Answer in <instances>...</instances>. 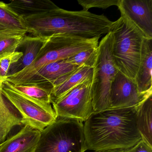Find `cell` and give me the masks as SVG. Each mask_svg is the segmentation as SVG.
Instances as JSON below:
<instances>
[{
    "label": "cell",
    "mask_w": 152,
    "mask_h": 152,
    "mask_svg": "<svg viewBox=\"0 0 152 152\" xmlns=\"http://www.w3.org/2000/svg\"><path fill=\"white\" fill-rule=\"evenodd\" d=\"M137 107L93 113L83 125L87 150L132 147L141 140L137 126Z\"/></svg>",
    "instance_id": "obj_1"
},
{
    "label": "cell",
    "mask_w": 152,
    "mask_h": 152,
    "mask_svg": "<svg viewBox=\"0 0 152 152\" xmlns=\"http://www.w3.org/2000/svg\"><path fill=\"white\" fill-rule=\"evenodd\" d=\"M8 6L21 17H28L59 8L50 0H14Z\"/></svg>",
    "instance_id": "obj_18"
},
{
    "label": "cell",
    "mask_w": 152,
    "mask_h": 152,
    "mask_svg": "<svg viewBox=\"0 0 152 152\" xmlns=\"http://www.w3.org/2000/svg\"><path fill=\"white\" fill-rule=\"evenodd\" d=\"M22 56L23 53L17 51L0 55V81L5 80L10 66L17 63Z\"/></svg>",
    "instance_id": "obj_22"
},
{
    "label": "cell",
    "mask_w": 152,
    "mask_h": 152,
    "mask_svg": "<svg viewBox=\"0 0 152 152\" xmlns=\"http://www.w3.org/2000/svg\"><path fill=\"white\" fill-rule=\"evenodd\" d=\"M83 124L74 119L57 118L41 132L35 152H84Z\"/></svg>",
    "instance_id": "obj_4"
},
{
    "label": "cell",
    "mask_w": 152,
    "mask_h": 152,
    "mask_svg": "<svg viewBox=\"0 0 152 152\" xmlns=\"http://www.w3.org/2000/svg\"><path fill=\"white\" fill-rule=\"evenodd\" d=\"M152 39L144 38L135 82L140 93L152 92Z\"/></svg>",
    "instance_id": "obj_14"
},
{
    "label": "cell",
    "mask_w": 152,
    "mask_h": 152,
    "mask_svg": "<svg viewBox=\"0 0 152 152\" xmlns=\"http://www.w3.org/2000/svg\"><path fill=\"white\" fill-rule=\"evenodd\" d=\"M23 18L28 33L32 36L43 38H100L110 32L113 22L104 15L83 10L68 11L60 8Z\"/></svg>",
    "instance_id": "obj_2"
},
{
    "label": "cell",
    "mask_w": 152,
    "mask_h": 152,
    "mask_svg": "<svg viewBox=\"0 0 152 152\" xmlns=\"http://www.w3.org/2000/svg\"><path fill=\"white\" fill-rule=\"evenodd\" d=\"M24 36L0 34V55L16 51Z\"/></svg>",
    "instance_id": "obj_23"
},
{
    "label": "cell",
    "mask_w": 152,
    "mask_h": 152,
    "mask_svg": "<svg viewBox=\"0 0 152 152\" xmlns=\"http://www.w3.org/2000/svg\"><path fill=\"white\" fill-rule=\"evenodd\" d=\"M137 121L141 139L152 147V95L138 106Z\"/></svg>",
    "instance_id": "obj_19"
},
{
    "label": "cell",
    "mask_w": 152,
    "mask_h": 152,
    "mask_svg": "<svg viewBox=\"0 0 152 152\" xmlns=\"http://www.w3.org/2000/svg\"><path fill=\"white\" fill-rule=\"evenodd\" d=\"M98 47L91 48L80 51L65 59L67 63L79 66H85L93 68L97 57Z\"/></svg>",
    "instance_id": "obj_21"
},
{
    "label": "cell",
    "mask_w": 152,
    "mask_h": 152,
    "mask_svg": "<svg viewBox=\"0 0 152 152\" xmlns=\"http://www.w3.org/2000/svg\"><path fill=\"white\" fill-rule=\"evenodd\" d=\"M28 29L23 18L8 4L0 1V34L25 36Z\"/></svg>",
    "instance_id": "obj_15"
},
{
    "label": "cell",
    "mask_w": 152,
    "mask_h": 152,
    "mask_svg": "<svg viewBox=\"0 0 152 152\" xmlns=\"http://www.w3.org/2000/svg\"><path fill=\"white\" fill-rule=\"evenodd\" d=\"M118 2L119 0H78L84 11H88L92 8L105 9L112 6H117Z\"/></svg>",
    "instance_id": "obj_24"
},
{
    "label": "cell",
    "mask_w": 152,
    "mask_h": 152,
    "mask_svg": "<svg viewBox=\"0 0 152 152\" xmlns=\"http://www.w3.org/2000/svg\"><path fill=\"white\" fill-rule=\"evenodd\" d=\"M12 85L18 91L42 108L56 114L51 104V92L48 90L36 85Z\"/></svg>",
    "instance_id": "obj_20"
},
{
    "label": "cell",
    "mask_w": 152,
    "mask_h": 152,
    "mask_svg": "<svg viewBox=\"0 0 152 152\" xmlns=\"http://www.w3.org/2000/svg\"><path fill=\"white\" fill-rule=\"evenodd\" d=\"M93 74V68L80 66L66 77L64 81L52 89L51 103L62 97L79 84L92 81Z\"/></svg>",
    "instance_id": "obj_17"
},
{
    "label": "cell",
    "mask_w": 152,
    "mask_h": 152,
    "mask_svg": "<svg viewBox=\"0 0 152 152\" xmlns=\"http://www.w3.org/2000/svg\"><path fill=\"white\" fill-rule=\"evenodd\" d=\"M110 32L113 39L112 55L118 70L135 81L145 37L122 15L113 22Z\"/></svg>",
    "instance_id": "obj_3"
},
{
    "label": "cell",
    "mask_w": 152,
    "mask_h": 152,
    "mask_svg": "<svg viewBox=\"0 0 152 152\" xmlns=\"http://www.w3.org/2000/svg\"><path fill=\"white\" fill-rule=\"evenodd\" d=\"M151 95L140 92L135 81L118 71L110 88L109 109L138 106Z\"/></svg>",
    "instance_id": "obj_9"
},
{
    "label": "cell",
    "mask_w": 152,
    "mask_h": 152,
    "mask_svg": "<svg viewBox=\"0 0 152 152\" xmlns=\"http://www.w3.org/2000/svg\"><path fill=\"white\" fill-rule=\"evenodd\" d=\"M80 66L64 60L48 64L33 73L19 79L8 80L14 85H36L51 90L56 83L63 76L77 70Z\"/></svg>",
    "instance_id": "obj_10"
},
{
    "label": "cell",
    "mask_w": 152,
    "mask_h": 152,
    "mask_svg": "<svg viewBox=\"0 0 152 152\" xmlns=\"http://www.w3.org/2000/svg\"><path fill=\"white\" fill-rule=\"evenodd\" d=\"M99 39H86L65 36L50 37L32 64L19 72L7 76L5 80L27 76L48 64L64 60L83 50L98 47Z\"/></svg>",
    "instance_id": "obj_6"
},
{
    "label": "cell",
    "mask_w": 152,
    "mask_h": 152,
    "mask_svg": "<svg viewBox=\"0 0 152 152\" xmlns=\"http://www.w3.org/2000/svg\"><path fill=\"white\" fill-rule=\"evenodd\" d=\"M3 82L0 81V145L8 137L15 127L22 125L20 116L2 94Z\"/></svg>",
    "instance_id": "obj_16"
},
{
    "label": "cell",
    "mask_w": 152,
    "mask_h": 152,
    "mask_svg": "<svg viewBox=\"0 0 152 152\" xmlns=\"http://www.w3.org/2000/svg\"><path fill=\"white\" fill-rule=\"evenodd\" d=\"M118 9L145 38L152 39V0H119Z\"/></svg>",
    "instance_id": "obj_11"
},
{
    "label": "cell",
    "mask_w": 152,
    "mask_h": 152,
    "mask_svg": "<svg viewBox=\"0 0 152 152\" xmlns=\"http://www.w3.org/2000/svg\"><path fill=\"white\" fill-rule=\"evenodd\" d=\"M48 39L25 35L16 50L22 52L23 56L10 66L7 76L19 72L32 64Z\"/></svg>",
    "instance_id": "obj_13"
},
{
    "label": "cell",
    "mask_w": 152,
    "mask_h": 152,
    "mask_svg": "<svg viewBox=\"0 0 152 152\" xmlns=\"http://www.w3.org/2000/svg\"><path fill=\"white\" fill-rule=\"evenodd\" d=\"M1 91L6 99L20 114L23 126L27 125L41 132L56 121V114L51 113L39 106L18 91L9 82H3Z\"/></svg>",
    "instance_id": "obj_7"
},
{
    "label": "cell",
    "mask_w": 152,
    "mask_h": 152,
    "mask_svg": "<svg viewBox=\"0 0 152 152\" xmlns=\"http://www.w3.org/2000/svg\"><path fill=\"white\" fill-rule=\"evenodd\" d=\"M128 152H152V147L141 139L135 145L129 148Z\"/></svg>",
    "instance_id": "obj_25"
},
{
    "label": "cell",
    "mask_w": 152,
    "mask_h": 152,
    "mask_svg": "<svg viewBox=\"0 0 152 152\" xmlns=\"http://www.w3.org/2000/svg\"><path fill=\"white\" fill-rule=\"evenodd\" d=\"M41 132L24 125L0 145V152H35Z\"/></svg>",
    "instance_id": "obj_12"
},
{
    "label": "cell",
    "mask_w": 152,
    "mask_h": 152,
    "mask_svg": "<svg viewBox=\"0 0 152 152\" xmlns=\"http://www.w3.org/2000/svg\"><path fill=\"white\" fill-rule=\"evenodd\" d=\"M129 148H112L95 151L94 152H128Z\"/></svg>",
    "instance_id": "obj_26"
},
{
    "label": "cell",
    "mask_w": 152,
    "mask_h": 152,
    "mask_svg": "<svg viewBox=\"0 0 152 152\" xmlns=\"http://www.w3.org/2000/svg\"><path fill=\"white\" fill-rule=\"evenodd\" d=\"M91 82L79 84L62 97L52 102L57 118L85 121L93 113Z\"/></svg>",
    "instance_id": "obj_8"
},
{
    "label": "cell",
    "mask_w": 152,
    "mask_h": 152,
    "mask_svg": "<svg viewBox=\"0 0 152 152\" xmlns=\"http://www.w3.org/2000/svg\"><path fill=\"white\" fill-rule=\"evenodd\" d=\"M113 40L109 32L99 43L91 82L93 113L110 108V88L119 71L112 55Z\"/></svg>",
    "instance_id": "obj_5"
}]
</instances>
